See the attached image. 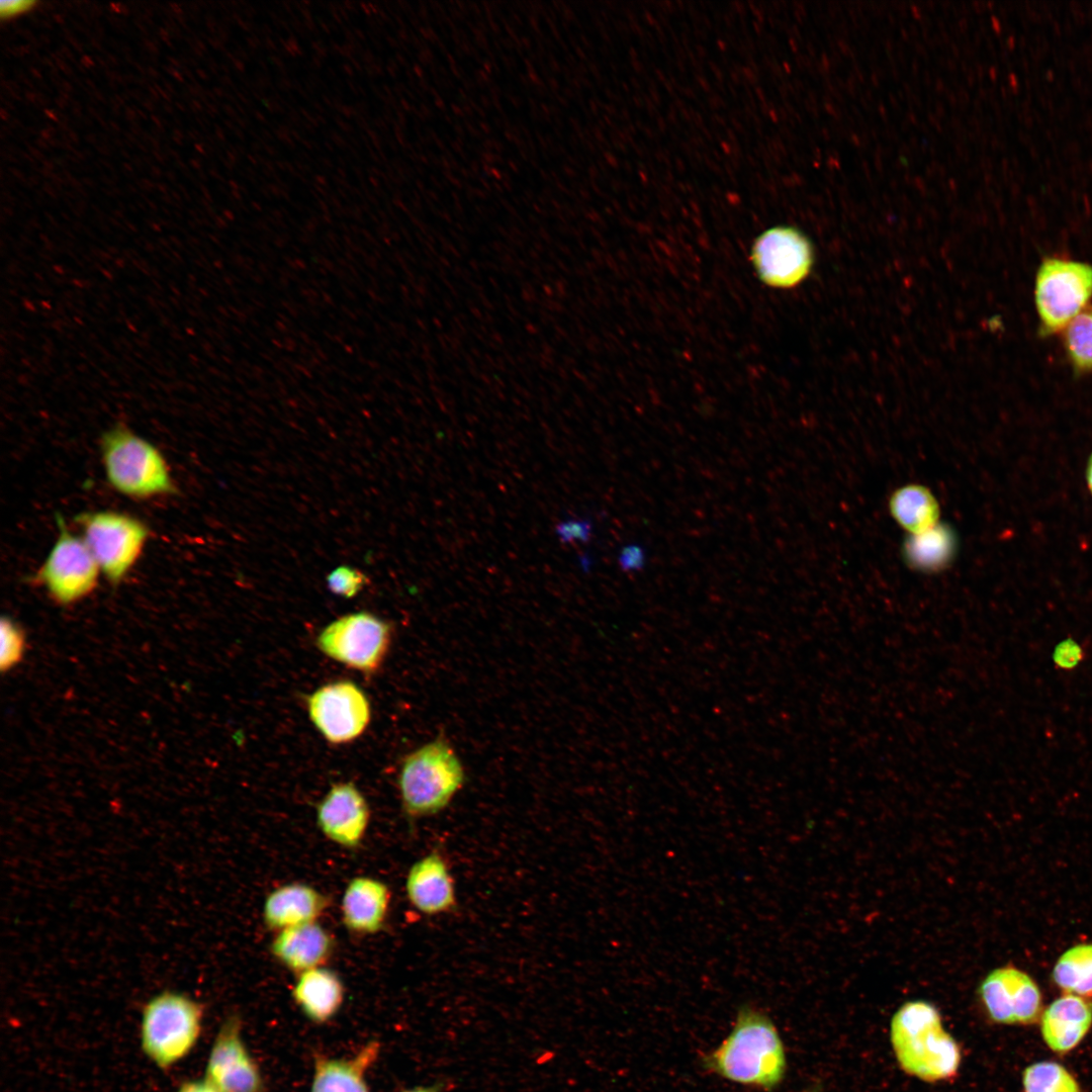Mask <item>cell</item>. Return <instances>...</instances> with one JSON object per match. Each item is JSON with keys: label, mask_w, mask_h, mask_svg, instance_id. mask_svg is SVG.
<instances>
[{"label": "cell", "mask_w": 1092, "mask_h": 1092, "mask_svg": "<svg viewBox=\"0 0 1092 1092\" xmlns=\"http://www.w3.org/2000/svg\"><path fill=\"white\" fill-rule=\"evenodd\" d=\"M35 4L34 1H2L0 14L2 18L9 19L31 10Z\"/></svg>", "instance_id": "cell-32"}, {"label": "cell", "mask_w": 1092, "mask_h": 1092, "mask_svg": "<svg viewBox=\"0 0 1092 1092\" xmlns=\"http://www.w3.org/2000/svg\"><path fill=\"white\" fill-rule=\"evenodd\" d=\"M1053 980L1066 994L1092 1001V944L1066 950L1054 967Z\"/></svg>", "instance_id": "cell-24"}, {"label": "cell", "mask_w": 1092, "mask_h": 1092, "mask_svg": "<svg viewBox=\"0 0 1092 1092\" xmlns=\"http://www.w3.org/2000/svg\"><path fill=\"white\" fill-rule=\"evenodd\" d=\"M76 522L100 571L112 584L119 583L139 560L150 536L148 527L114 511L82 513Z\"/></svg>", "instance_id": "cell-7"}, {"label": "cell", "mask_w": 1092, "mask_h": 1092, "mask_svg": "<svg viewBox=\"0 0 1092 1092\" xmlns=\"http://www.w3.org/2000/svg\"><path fill=\"white\" fill-rule=\"evenodd\" d=\"M310 721L332 744H345L360 737L371 720L370 702L352 680L326 684L306 698Z\"/></svg>", "instance_id": "cell-10"}, {"label": "cell", "mask_w": 1092, "mask_h": 1092, "mask_svg": "<svg viewBox=\"0 0 1092 1092\" xmlns=\"http://www.w3.org/2000/svg\"><path fill=\"white\" fill-rule=\"evenodd\" d=\"M316 824L332 842L358 847L369 826V804L352 782L334 784L316 805Z\"/></svg>", "instance_id": "cell-14"}, {"label": "cell", "mask_w": 1092, "mask_h": 1092, "mask_svg": "<svg viewBox=\"0 0 1092 1092\" xmlns=\"http://www.w3.org/2000/svg\"><path fill=\"white\" fill-rule=\"evenodd\" d=\"M890 512L897 523L911 535L937 525L938 504L930 490L920 484L898 488L890 498Z\"/></svg>", "instance_id": "cell-22"}, {"label": "cell", "mask_w": 1092, "mask_h": 1092, "mask_svg": "<svg viewBox=\"0 0 1092 1092\" xmlns=\"http://www.w3.org/2000/svg\"><path fill=\"white\" fill-rule=\"evenodd\" d=\"M270 952L287 970L300 974L323 967L335 949V938L317 921L276 932Z\"/></svg>", "instance_id": "cell-18"}, {"label": "cell", "mask_w": 1092, "mask_h": 1092, "mask_svg": "<svg viewBox=\"0 0 1092 1092\" xmlns=\"http://www.w3.org/2000/svg\"><path fill=\"white\" fill-rule=\"evenodd\" d=\"M411 905L428 916L452 912L457 907L455 883L449 866L439 850L415 861L405 878Z\"/></svg>", "instance_id": "cell-15"}, {"label": "cell", "mask_w": 1092, "mask_h": 1092, "mask_svg": "<svg viewBox=\"0 0 1092 1092\" xmlns=\"http://www.w3.org/2000/svg\"><path fill=\"white\" fill-rule=\"evenodd\" d=\"M291 996L308 1020L323 1024L340 1011L345 986L335 971L323 966L298 974Z\"/></svg>", "instance_id": "cell-21"}, {"label": "cell", "mask_w": 1092, "mask_h": 1092, "mask_svg": "<svg viewBox=\"0 0 1092 1092\" xmlns=\"http://www.w3.org/2000/svg\"><path fill=\"white\" fill-rule=\"evenodd\" d=\"M177 1092H220L205 1078L201 1080H190L182 1083Z\"/></svg>", "instance_id": "cell-33"}, {"label": "cell", "mask_w": 1092, "mask_h": 1092, "mask_svg": "<svg viewBox=\"0 0 1092 1092\" xmlns=\"http://www.w3.org/2000/svg\"><path fill=\"white\" fill-rule=\"evenodd\" d=\"M1092 1026V1001L1065 994L1052 1002L1040 1015V1032L1050 1050L1067 1054L1087 1035Z\"/></svg>", "instance_id": "cell-19"}, {"label": "cell", "mask_w": 1092, "mask_h": 1092, "mask_svg": "<svg viewBox=\"0 0 1092 1092\" xmlns=\"http://www.w3.org/2000/svg\"><path fill=\"white\" fill-rule=\"evenodd\" d=\"M59 535L34 574L59 605L68 606L89 596L96 587L100 568L82 537L70 532L58 517Z\"/></svg>", "instance_id": "cell-9"}, {"label": "cell", "mask_w": 1092, "mask_h": 1092, "mask_svg": "<svg viewBox=\"0 0 1092 1092\" xmlns=\"http://www.w3.org/2000/svg\"><path fill=\"white\" fill-rule=\"evenodd\" d=\"M380 1054V1042L370 1040L348 1058L316 1055L309 1092H370L367 1073Z\"/></svg>", "instance_id": "cell-20"}, {"label": "cell", "mask_w": 1092, "mask_h": 1092, "mask_svg": "<svg viewBox=\"0 0 1092 1092\" xmlns=\"http://www.w3.org/2000/svg\"><path fill=\"white\" fill-rule=\"evenodd\" d=\"M330 906V898L316 888L301 882L281 885L264 900L263 922L276 932L315 922Z\"/></svg>", "instance_id": "cell-17"}, {"label": "cell", "mask_w": 1092, "mask_h": 1092, "mask_svg": "<svg viewBox=\"0 0 1092 1092\" xmlns=\"http://www.w3.org/2000/svg\"><path fill=\"white\" fill-rule=\"evenodd\" d=\"M701 1067L722 1079L771 1092L784 1081L788 1060L777 1025L752 1004L737 1009L730 1032L700 1058Z\"/></svg>", "instance_id": "cell-1"}, {"label": "cell", "mask_w": 1092, "mask_h": 1092, "mask_svg": "<svg viewBox=\"0 0 1092 1092\" xmlns=\"http://www.w3.org/2000/svg\"><path fill=\"white\" fill-rule=\"evenodd\" d=\"M101 459L108 483L123 495L147 499L176 492L160 450L122 424L103 434Z\"/></svg>", "instance_id": "cell-4"}, {"label": "cell", "mask_w": 1092, "mask_h": 1092, "mask_svg": "<svg viewBox=\"0 0 1092 1092\" xmlns=\"http://www.w3.org/2000/svg\"><path fill=\"white\" fill-rule=\"evenodd\" d=\"M890 1041L899 1067L921 1081H945L960 1070L961 1048L944 1029L937 1007L927 1000H909L896 1010Z\"/></svg>", "instance_id": "cell-2"}, {"label": "cell", "mask_w": 1092, "mask_h": 1092, "mask_svg": "<svg viewBox=\"0 0 1092 1092\" xmlns=\"http://www.w3.org/2000/svg\"><path fill=\"white\" fill-rule=\"evenodd\" d=\"M366 575L360 570L350 566H339L327 577V583L332 593L343 598L351 599L359 594L367 583Z\"/></svg>", "instance_id": "cell-28"}, {"label": "cell", "mask_w": 1092, "mask_h": 1092, "mask_svg": "<svg viewBox=\"0 0 1092 1092\" xmlns=\"http://www.w3.org/2000/svg\"><path fill=\"white\" fill-rule=\"evenodd\" d=\"M1092 297V265L1062 257L1044 258L1035 275L1034 301L1038 333L1063 332Z\"/></svg>", "instance_id": "cell-6"}, {"label": "cell", "mask_w": 1092, "mask_h": 1092, "mask_svg": "<svg viewBox=\"0 0 1092 1092\" xmlns=\"http://www.w3.org/2000/svg\"><path fill=\"white\" fill-rule=\"evenodd\" d=\"M1086 478H1087L1088 486H1089V488H1090V490L1092 492V454H1091V456L1089 458V461H1088L1087 470H1086Z\"/></svg>", "instance_id": "cell-35"}, {"label": "cell", "mask_w": 1092, "mask_h": 1092, "mask_svg": "<svg viewBox=\"0 0 1092 1092\" xmlns=\"http://www.w3.org/2000/svg\"><path fill=\"white\" fill-rule=\"evenodd\" d=\"M400 1092H442L439 1085H419L406 1088Z\"/></svg>", "instance_id": "cell-34"}, {"label": "cell", "mask_w": 1092, "mask_h": 1092, "mask_svg": "<svg viewBox=\"0 0 1092 1092\" xmlns=\"http://www.w3.org/2000/svg\"><path fill=\"white\" fill-rule=\"evenodd\" d=\"M1081 657L1080 647L1070 639L1061 643L1054 653L1055 662L1065 668L1075 666Z\"/></svg>", "instance_id": "cell-31"}, {"label": "cell", "mask_w": 1092, "mask_h": 1092, "mask_svg": "<svg viewBox=\"0 0 1092 1092\" xmlns=\"http://www.w3.org/2000/svg\"><path fill=\"white\" fill-rule=\"evenodd\" d=\"M390 902L391 891L384 882L357 876L348 882L342 895L343 924L356 934L377 933L386 922Z\"/></svg>", "instance_id": "cell-16"}, {"label": "cell", "mask_w": 1092, "mask_h": 1092, "mask_svg": "<svg viewBox=\"0 0 1092 1092\" xmlns=\"http://www.w3.org/2000/svg\"><path fill=\"white\" fill-rule=\"evenodd\" d=\"M0 667L5 672L18 664L25 650V636L20 626L9 617L1 619Z\"/></svg>", "instance_id": "cell-27"}, {"label": "cell", "mask_w": 1092, "mask_h": 1092, "mask_svg": "<svg viewBox=\"0 0 1092 1092\" xmlns=\"http://www.w3.org/2000/svg\"><path fill=\"white\" fill-rule=\"evenodd\" d=\"M1063 345L1075 374H1092V307L1085 308L1063 331Z\"/></svg>", "instance_id": "cell-25"}, {"label": "cell", "mask_w": 1092, "mask_h": 1092, "mask_svg": "<svg viewBox=\"0 0 1092 1092\" xmlns=\"http://www.w3.org/2000/svg\"><path fill=\"white\" fill-rule=\"evenodd\" d=\"M956 550L953 532L946 526L934 527L909 537L904 547L906 561L916 569L937 571L951 561Z\"/></svg>", "instance_id": "cell-23"}, {"label": "cell", "mask_w": 1092, "mask_h": 1092, "mask_svg": "<svg viewBox=\"0 0 1092 1092\" xmlns=\"http://www.w3.org/2000/svg\"><path fill=\"white\" fill-rule=\"evenodd\" d=\"M751 261L759 279L777 288H792L810 273L813 248L808 238L793 226H774L760 234L751 249Z\"/></svg>", "instance_id": "cell-11"}, {"label": "cell", "mask_w": 1092, "mask_h": 1092, "mask_svg": "<svg viewBox=\"0 0 1092 1092\" xmlns=\"http://www.w3.org/2000/svg\"><path fill=\"white\" fill-rule=\"evenodd\" d=\"M618 562L620 568L625 571H639L646 562V553L644 548L639 544H628L624 546L618 556Z\"/></svg>", "instance_id": "cell-30"}, {"label": "cell", "mask_w": 1092, "mask_h": 1092, "mask_svg": "<svg viewBox=\"0 0 1092 1092\" xmlns=\"http://www.w3.org/2000/svg\"><path fill=\"white\" fill-rule=\"evenodd\" d=\"M466 780L464 765L444 734L424 743L401 760L397 786L401 807L413 822L446 809Z\"/></svg>", "instance_id": "cell-3"}, {"label": "cell", "mask_w": 1092, "mask_h": 1092, "mask_svg": "<svg viewBox=\"0 0 1092 1092\" xmlns=\"http://www.w3.org/2000/svg\"><path fill=\"white\" fill-rule=\"evenodd\" d=\"M555 530L563 543L588 542L592 538L593 525L589 520L569 519L558 523Z\"/></svg>", "instance_id": "cell-29"}, {"label": "cell", "mask_w": 1092, "mask_h": 1092, "mask_svg": "<svg viewBox=\"0 0 1092 1092\" xmlns=\"http://www.w3.org/2000/svg\"><path fill=\"white\" fill-rule=\"evenodd\" d=\"M800 1092H822V1088L820 1087V1085L815 1084L803 1089Z\"/></svg>", "instance_id": "cell-36"}, {"label": "cell", "mask_w": 1092, "mask_h": 1092, "mask_svg": "<svg viewBox=\"0 0 1092 1092\" xmlns=\"http://www.w3.org/2000/svg\"><path fill=\"white\" fill-rule=\"evenodd\" d=\"M1024 1092H1081L1076 1078L1061 1064L1041 1061L1027 1066L1022 1073Z\"/></svg>", "instance_id": "cell-26"}, {"label": "cell", "mask_w": 1092, "mask_h": 1092, "mask_svg": "<svg viewBox=\"0 0 1092 1092\" xmlns=\"http://www.w3.org/2000/svg\"><path fill=\"white\" fill-rule=\"evenodd\" d=\"M204 1078L220 1092H265L263 1075L244 1041L238 1014H231L220 1025Z\"/></svg>", "instance_id": "cell-13"}, {"label": "cell", "mask_w": 1092, "mask_h": 1092, "mask_svg": "<svg viewBox=\"0 0 1092 1092\" xmlns=\"http://www.w3.org/2000/svg\"><path fill=\"white\" fill-rule=\"evenodd\" d=\"M202 1005L190 996L163 991L144 1006L141 1046L147 1058L162 1070L187 1057L202 1029Z\"/></svg>", "instance_id": "cell-5"}, {"label": "cell", "mask_w": 1092, "mask_h": 1092, "mask_svg": "<svg viewBox=\"0 0 1092 1092\" xmlns=\"http://www.w3.org/2000/svg\"><path fill=\"white\" fill-rule=\"evenodd\" d=\"M391 639L390 624L371 613L357 612L327 625L315 643L326 656L371 675L383 664Z\"/></svg>", "instance_id": "cell-8"}, {"label": "cell", "mask_w": 1092, "mask_h": 1092, "mask_svg": "<svg viewBox=\"0 0 1092 1092\" xmlns=\"http://www.w3.org/2000/svg\"><path fill=\"white\" fill-rule=\"evenodd\" d=\"M980 1001L995 1023L1030 1025L1041 1015V993L1025 972L1007 965L991 971L978 988Z\"/></svg>", "instance_id": "cell-12"}]
</instances>
